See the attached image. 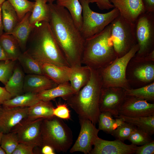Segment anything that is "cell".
Returning <instances> with one entry per match:
<instances>
[{"instance_id": "6da1fadb", "label": "cell", "mask_w": 154, "mask_h": 154, "mask_svg": "<svg viewBox=\"0 0 154 154\" xmlns=\"http://www.w3.org/2000/svg\"><path fill=\"white\" fill-rule=\"evenodd\" d=\"M50 29L70 67L82 65L85 39L68 10L53 3H48Z\"/></svg>"}, {"instance_id": "7a4b0ae2", "label": "cell", "mask_w": 154, "mask_h": 154, "mask_svg": "<svg viewBox=\"0 0 154 154\" xmlns=\"http://www.w3.org/2000/svg\"><path fill=\"white\" fill-rule=\"evenodd\" d=\"M24 52L38 60L70 67L54 38L48 22H42L35 25Z\"/></svg>"}, {"instance_id": "3957f363", "label": "cell", "mask_w": 154, "mask_h": 154, "mask_svg": "<svg viewBox=\"0 0 154 154\" xmlns=\"http://www.w3.org/2000/svg\"><path fill=\"white\" fill-rule=\"evenodd\" d=\"M90 68L91 76L88 83L64 100L78 115L79 118L88 119L95 125L100 113L99 102L102 83L98 71Z\"/></svg>"}, {"instance_id": "277c9868", "label": "cell", "mask_w": 154, "mask_h": 154, "mask_svg": "<svg viewBox=\"0 0 154 154\" xmlns=\"http://www.w3.org/2000/svg\"><path fill=\"white\" fill-rule=\"evenodd\" d=\"M110 23L102 31L85 39L82 64L99 70L117 57L111 38Z\"/></svg>"}, {"instance_id": "5b68a950", "label": "cell", "mask_w": 154, "mask_h": 154, "mask_svg": "<svg viewBox=\"0 0 154 154\" xmlns=\"http://www.w3.org/2000/svg\"><path fill=\"white\" fill-rule=\"evenodd\" d=\"M41 131L42 146H50L57 152H67L72 144L70 129L62 119L55 116L43 118Z\"/></svg>"}, {"instance_id": "8992f818", "label": "cell", "mask_w": 154, "mask_h": 154, "mask_svg": "<svg viewBox=\"0 0 154 154\" xmlns=\"http://www.w3.org/2000/svg\"><path fill=\"white\" fill-rule=\"evenodd\" d=\"M139 49L138 44L124 55L117 57L107 66L98 70L100 75L102 88L119 87L124 89L131 88L126 78V70L130 60Z\"/></svg>"}, {"instance_id": "52a82bcc", "label": "cell", "mask_w": 154, "mask_h": 154, "mask_svg": "<svg viewBox=\"0 0 154 154\" xmlns=\"http://www.w3.org/2000/svg\"><path fill=\"white\" fill-rule=\"evenodd\" d=\"M111 38L117 57L127 53L137 44L134 23L119 14L110 23Z\"/></svg>"}, {"instance_id": "ba28073f", "label": "cell", "mask_w": 154, "mask_h": 154, "mask_svg": "<svg viewBox=\"0 0 154 154\" xmlns=\"http://www.w3.org/2000/svg\"><path fill=\"white\" fill-rule=\"evenodd\" d=\"M82 8V23L80 31L85 39L102 31L119 14L115 8L104 13L95 12L90 8L88 0H79Z\"/></svg>"}, {"instance_id": "9c48e42d", "label": "cell", "mask_w": 154, "mask_h": 154, "mask_svg": "<svg viewBox=\"0 0 154 154\" xmlns=\"http://www.w3.org/2000/svg\"><path fill=\"white\" fill-rule=\"evenodd\" d=\"M134 24L135 36L139 46L134 56L143 58L154 50V12H145L141 14Z\"/></svg>"}, {"instance_id": "30bf717a", "label": "cell", "mask_w": 154, "mask_h": 154, "mask_svg": "<svg viewBox=\"0 0 154 154\" xmlns=\"http://www.w3.org/2000/svg\"><path fill=\"white\" fill-rule=\"evenodd\" d=\"M126 78L131 88L149 84L154 80V61H147L133 56L129 62L126 72Z\"/></svg>"}, {"instance_id": "8fae6325", "label": "cell", "mask_w": 154, "mask_h": 154, "mask_svg": "<svg viewBox=\"0 0 154 154\" xmlns=\"http://www.w3.org/2000/svg\"><path fill=\"white\" fill-rule=\"evenodd\" d=\"M43 118L31 119L27 117L12 130L17 135L19 143L35 147L41 148L42 145L41 125Z\"/></svg>"}, {"instance_id": "7c38bea8", "label": "cell", "mask_w": 154, "mask_h": 154, "mask_svg": "<svg viewBox=\"0 0 154 154\" xmlns=\"http://www.w3.org/2000/svg\"><path fill=\"white\" fill-rule=\"evenodd\" d=\"M127 96L125 90L122 88H102L99 102L100 112H109L114 117L118 116L120 108Z\"/></svg>"}, {"instance_id": "4fadbf2b", "label": "cell", "mask_w": 154, "mask_h": 154, "mask_svg": "<svg viewBox=\"0 0 154 154\" xmlns=\"http://www.w3.org/2000/svg\"><path fill=\"white\" fill-rule=\"evenodd\" d=\"M80 130L75 143L70 149L71 153L82 152L90 154L95 138L98 136L100 130L88 119L79 118Z\"/></svg>"}, {"instance_id": "5bb4252c", "label": "cell", "mask_w": 154, "mask_h": 154, "mask_svg": "<svg viewBox=\"0 0 154 154\" xmlns=\"http://www.w3.org/2000/svg\"><path fill=\"white\" fill-rule=\"evenodd\" d=\"M119 115L131 117L154 116V104L133 96H127L119 109Z\"/></svg>"}, {"instance_id": "9a60e30c", "label": "cell", "mask_w": 154, "mask_h": 154, "mask_svg": "<svg viewBox=\"0 0 154 154\" xmlns=\"http://www.w3.org/2000/svg\"><path fill=\"white\" fill-rule=\"evenodd\" d=\"M93 145L90 154H132L135 153L138 147L116 139L112 141L104 140L98 136L95 138Z\"/></svg>"}, {"instance_id": "2e32d148", "label": "cell", "mask_w": 154, "mask_h": 154, "mask_svg": "<svg viewBox=\"0 0 154 154\" xmlns=\"http://www.w3.org/2000/svg\"><path fill=\"white\" fill-rule=\"evenodd\" d=\"M28 109V107L9 108L2 106L0 111V131L3 133L11 131L27 117Z\"/></svg>"}, {"instance_id": "e0dca14e", "label": "cell", "mask_w": 154, "mask_h": 154, "mask_svg": "<svg viewBox=\"0 0 154 154\" xmlns=\"http://www.w3.org/2000/svg\"><path fill=\"white\" fill-rule=\"evenodd\" d=\"M120 14L134 23L139 16L145 12L142 0H109Z\"/></svg>"}, {"instance_id": "ac0fdd59", "label": "cell", "mask_w": 154, "mask_h": 154, "mask_svg": "<svg viewBox=\"0 0 154 154\" xmlns=\"http://www.w3.org/2000/svg\"><path fill=\"white\" fill-rule=\"evenodd\" d=\"M37 60L41 67L43 75L58 84L69 82L70 67L59 66L50 63Z\"/></svg>"}, {"instance_id": "d6986e66", "label": "cell", "mask_w": 154, "mask_h": 154, "mask_svg": "<svg viewBox=\"0 0 154 154\" xmlns=\"http://www.w3.org/2000/svg\"><path fill=\"white\" fill-rule=\"evenodd\" d=\"M58 85L44 75L27 74L25 76L23 92L37 94Z\"/></svg>"}, {"instance_id": "ffe728a7", "label": "cell", "mask_w": 154, "mask_h": 154, "mask_svg": "<svg viewBox=\"0 0 154 154\" xmlns=\"http://www.w3.org/2000/svg\"><path fill=\"white\" fill-rule=\"evenodd\" d=\"M31 13L28 12L26 14L11 34L17 42L23 52L26 50L28 40L35 27L29 22Z\"/></svg>"}, {"instance_id": "44dd1931", "label": "cell", "mask_w": 154, "mask_h": 154, "mask_svg": "<svg viewBox=\"0 0 154 154\" xmlns=\"http://www.w3.org/2000/svg\"><path fill=\"white\" fill-rule=\"evenodd\" d=\"M70 68L69 82L76 93L89 80L91 76L90 68L87 66L82 65Z\"/></svg>"}, {"instance_id": "7402d4cb", "label": "cell", "mask_w": 154, "mask_h": 154, "mask_svg": "<svg viewBox=\"0 0 154 154\" xmlns=\"http://www.w3.org/2000/svg\"><path fill=\"white\" fill-rule=\"evenodd\" d=\"M24 73L20 64L16 63L12 74L5 85L13 98L24 93Z\"/></svg>"}, {"instance_id": "603a6c76", "label": "cell", "mask_w": 154, "mask_h": 154, "mask_svg": "<svg viewBox=\"0 0 154 154\" xmlns=\"http://www.w3.org/2000/svg\"><path fill=\"white\" fill-rule=\"evenodd\" d=\"M75 93L69 82H68L58 84L54 87L38 93L37 95L40 100L51 101L58 97L64 100Z\"/></svg>"}, {"instance_id": "cb8c5ba5", "label": "cell", "mask_w": 154, "mask_h": 154, "mask_svg": "<svg viewBox=\"0 0 154 154\" xmlns=\"http://www.w3.org/2000/svg\"><path fill=\"white\" fill-rule=\"evenodd\" d=\"M4 33L11 34L19 22L15 10L7 0L1 5Z\"/></svg>"}, {"instance_id": "d4e9b609", "label": "cell", "mask_w": 154, "mask_h": 154, "mask_svg": "<svg viewBox=\"0 0 154 154\" xmlns=\"http://www.w3.org/2000/svg\"><path fill=\"white\" fill-rule=\"evenodd\" d=\"M0 44L9 60H17L23 53L17 42L11 34L4 33L0 36Z\"/></svg>"}, {"instance_id": "484cf974", "label": "cell", "mask_w": 154, "mask_h": 154, "mask_svg": "<svg viewBox=\"0 0 154 154\" xmlns=\"http://www.w3.org/2000/svg\"><path fill=\"white\" fill-rule=\"evenodd\" d=\"M47 0H35V5L29 17V22L35 27L37 24L43 21L48 22L50 11Z\"/></svg>"}, {"instance_id": "4316f807", "label": "cell", "mask_w": 154, "mask_h": 154, "mask_svg": "<svg viewBox=\"0 0 154 154\" xmlns=\"http://www.w3.org/2000/svg\"><path fill=\"white\" fill-rule=\"evenodd\" d=\"M54 107L50 101L40 100L33 106L28 107L27 117L31 119L47 118L54 116Z\"/></svg>"}, {"instance_id": "83f0119b", "label": "cell", "mask_w": 154, "mask_h": 154, "mask_svg": "<svg viewBox=\"0 0 154 154\" xmlns=\"http://www.w3.org/2000/svg\"><path fill=\"white\" fill-rule=\"evenodd\" d=\"M40 100L37 94L26 92L12 98L5 102L2 106L9 108L29 107L34 105Z\"/></svg>"}, {"instance_id": "f1b7e54d", "label": "cell", "mask_w": 154, "mask_h": 154, "mask_svg": "<svg viewBox=\"0 0 154 154\" xmlns=\"http://www.w3.org/2000/svg\"><path fill=\"white\" fill-rule=\"evenodd\" d=\"M56 4L68 10L80 31L82 23V8L79 0H56Z\"/></svg>"}, {"instance_id": "f546056e", "label": "cell", "mask_w": 154, "mask_h": 154, "mask_svg": "<svg viewBox=\"0 0 154 154\" xmlns=\"http://www.w3.org/2000/svg\"><path fill=\"white\" fill-rule=\"evenodd\" d=\"M115 117L123 118L125 122L143 130L151 136L154 133V116L131 117L119 115Z\"/></svg>"}, {"instance_id": "4dcf8cb0", "label": "cell", "mask_w": 154, "mask_h": 154, "mask_svg": "<svg viewBox=\"0 0 154 154\" xmlns=\"http://www.w3.org/2000/svg\"><path fill=\"white\" fill-rule=\"evenodd\" d=\"M116 118L114 119L112 115L109 112H100L98 122V129L111 134L115 129L125 122L122 118Z\"/></svg>"}, {"instance_id": "1f68e13d", "label": "cell", "mask_w": 154, "mask_h": 154, "mask_svg": "<svg viewBox=\"0 0 154 154\" xmlns=\"http://www.w3.org/2000/svg\"><path fill=\"white\" fill-rule=\"evenodd\" d=\"M17 60L24 72L27 74H38L43 75L41 67L37 60L23 52Z\"/></svg>"}, {"instance_id": "d6a6232c", "label": "cell", "mask_w": 154, "mask_h": 154, "mask_svg": "<svg viewBox=\"0 0 154 154\" xmlns=\"http://www.w3.org/2000/svg\"><path fill=\"white\" fill-rule=\"evenodd\" d=\"M125 90L127 96H133L147 101H154V82L140 88Z\"/></svg>"}, {"instance_id": "836d02e7", "label": "cell", "mask_w": 154, "mask_h": 154, "mask_svg": "<svg viewBox=\"0 0 154 154\" xmlns=\"http://www.w3.org/2000/svg\"><path fill=\"white\" fill-rule=\"evenodd\" d=\"M7 0L16 11L19 21L27 13L32 12L35 5V2L28 0Z\"/></svg>"}, {"instance_id": "e575fe53", "label": "cell", "mask_w": 154, "mask_h": 154, "mask_svg": "<svg viewBox=\"0 0 154 154\" xmlns=\"http://www.w3.org/2000/svg\"><path fill=\"white\" fill-rule=\"evenodd\" d=\"M19 143L16 133L11 131L3 134L0 145L6 154H12Z\"/></svg>"}, {"instance_id": "d590c367", "label": "cell", "mask_w": 154, "mask_h": 154, "mask_svg": "<svg viewBox=\"0 0 154 154\" xmlns=\"http://www.w3.org/2000/svg\"><path fill=\"white\" fill-rule=\"evenodd\" d=\"M127 140L132 144L136 145H142L153 140L151 135L137 127L131 133Z\"/></svg>"}, {"instance_id": "8d00e7d4", "label": "cell", "mask_w": 154, "mask_h": 154, "mask_svg": "<svg viewBox=\"0 0 154 154\" xmlns=\"http://www.w3.org/2000/svg\"><path fill=\"white\" fill-rule=\"evenodd\" d=\"M136 127L125 121L115 129L111 135L116 139L123 142L128 139Z\"/></svg>"}, {"instance_id": "74e56055", "label": "cell", "mask_w": 154, "mask_h": 154, "mask_svg": "<svg viewBox=\"0 0 154 154\" xmlns=\"http://www.w3.org/2000/svg\"><path fill=\"white\" fill-rule=\"evenodd\" d=\"M17 61H0V82L4 85L12 74Z\"/></svg>"}, {"instance_id": "f35d334b", "label": "cell", "mask_w": 154, "mask_h": 154, "mask_svg": "<svg viewBox=\"0 0 154 154\" xmlns=\"http://www.w3.org/2000/svg\"><path fill=\"white\" fill-rule=\"evenodd\" d=\"M53 114L54 116L64 119H69L71 117L70 111L67 104H62L58 105L54 108Z\"/></svg>"}, {"instance_id": "ab89813d", "label": "cell", "mask_w": 154, "mask_h": 154, "mask_svg": "<svg viewBox=\"0 0 154 154\" xmlns=\"http://www.w3.org/2000/svg\"><path fill=\"white\" fill-rule=\"evenodd\" d=\"M136 154H153L154 153V140L145 144L138 146L135 152Z\"/></svg>"}, {"instance_id": "60d3db41", "label": "cell", "mask_w": 154, "mask_h": 154, "mask_svg": "<svg viewBox=\"0 0 154 154\" xmlns=\"http://www.w3.org/2000/svg\"><path fill=\"white\" fill-rule=\"evenodd\" d=\"M34 148L29 145L19 143L12 154H34Z\"/></svg>"}, {"instance_id": "b9f144b4", "label": "cell", "mask_w": 154, "mask_h": 154, "mask_svg": "<svg viewBox=\"0 0 154 154\" xmlns=\"http://www.w3.org/2000/svg\"><path fill=\"white\" fill-rule=\"evenodd\" d=\"M88 1L89 3H95L98 8L101 10H109L114 8L109 0H89Z\"/></svg>"}, {"instance_id": "7bdbcfd3", "label": "cell", "mask_w": 154, "mask_h": 154, "mask_svg": "<svg viewBox=\"0 0 154 154\" xmlns=\"http://www.w3.org/2000/svg\"><path fill=\"white\" fill-rule=\"evenodd\" d=\"M10 93L5 87L0 86V105H2L7 101L12 98Z\"/></svg>"}, {"instance_id": "ee69618b", "label": "cell", "mask_w": 154, "mask_h": 154, "mask_svg": "<svg viewBox=\"0 0 154 154\" xmlns=\"http://www.w3.org/2000/svg\"><path fill=\"white\" fill-rule=\"evenodd\" d=\"M146 12H154V0H142Z\"/></svg>"}, {"instance_id": "f6af8a7d", "label": "cell", "mask_w": 154, "mask_h": 154, "mask_svg": "<svg viewBox=\"0 0 154 154\" xmlns=\"http://www.w3.org/2000/svg\"><path fill=\"white\" fill-rule=\"evenodd\" d=\"M55 151L54 149L48 145H43L41 148V153L42 154H55Z\"/></svg>"}, {"instance_id": "bcb514c9", "label": "cell", "mask_w": 154, "mask_h": 154, "mask_svg": "<svg viewBox=\"0 0 154 154\" xmlns=\"http://www.w3.org/2000/svg\"><path fill=\"white\" fill-rule=\"evenodd\" d=\"M10 60L8 59L0 44V61Z\"/></svg>"}, {"instance_id": "7dc6e473", "label": "cell", "mask_w": 154, "mask_h": 154, "mask_svg": "<svg viewBox=\"0 0 154 154\" xmlns=\"http://www.w3.org/2000/svg\"><path fill=\"white\" fill-rule=\"evenodd\" d=\"M4 33L3 25L2 22L1 5L0 6V36Z\"/></svg>"}, {"instance_id": "c3c4849f", "label": "cell", "mask_w": 154, "mask_h": 154, "mask_svg": "<svg viewBox=\"0 0 154 154\" xmlns=\"http://www.w3.org/2000/svg\"><path fill=\"white\" fill-rule=\"evenodd\" d=\"M0 154H6L4 149L0 146Z\"/></svg>"}, {"instance_id": "681fc988", "label": "cell", "mask_w": 154, "mask_h": 154, "mask_svg": "<svg viewBox=\"0 0 154 154\" xmlns=\"http://www.w3.org/2000/svg\"><path fill=\"white\" fill-rule=\"evenodd\" d=\"M3 134V133L0 131V145L1 144V140Z\"/></svg>"}, {"instance_id": "f907efd6", "label": "cell", "mask_w": 154, "mask_h": 154, "mask_svg": "<svg viewBox=\"0 0 154 154\" xmlns=\"http://www.w3.org/2000/svg\"><path fill=\"white\" fill-rule=\"evenodd\" d=\"M56 0H47L48 3H53V2Z\"/></svg>"}, {"instance_id": "816d5d0a", "label": "cell", "mask_w": 154, "mask_h": 154, "mask_svg": "<svg viewBox=\"0 0 154 154\" xmlns=\"http://www.w3.org/2000/svg\"><path fill=\"white\" fill-rule=\"evenodd\" d=\"M6 0H0V6Z\"/></svg>"}, {"instance_id": "f5cc1de1", "label": "cell", "mask_w": 154, "mask_h": 154, "mask_svg": "<svg viewBox=\"0 0 154 154\" xmlns=\"http://www.w3.org/2000/svg\"><path fill=\"white\" fill-rule=\"evenodd\" d=\"M2 106L1 105H0V111L1 109Z\"/></svg>"}, {"instance_id": "db71d44e", "label": "cell", "mask_w": 154, "mask_h": 154, "mask_svg": "<svg viewBox=\"0 0 154 154\" xmlns=\"http://www.w3.org/2000/svg\"></svg>"}]
</instances>
